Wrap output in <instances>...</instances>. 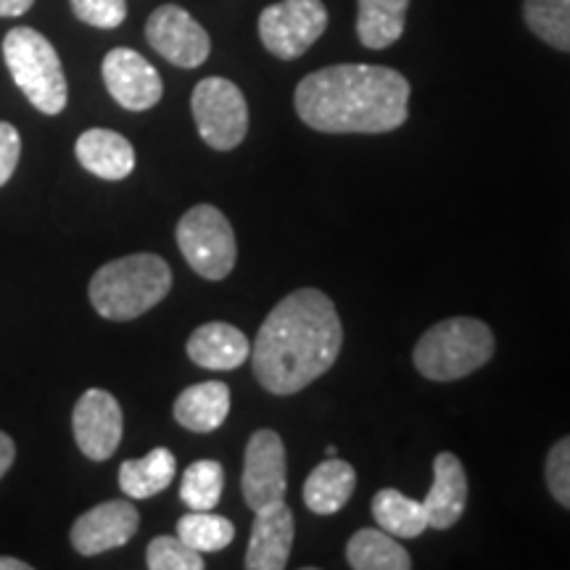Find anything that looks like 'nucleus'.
Returning a JSON list of instances; mask_svg holds the SVG:
<instances>
[{"instance_id":"f257e3e1","label":"nucleus","mask_w":570,"mask_h":570,"mask_svg":"<svg viewBox=\"0 0 570 570\" xmlns=\"http://www.w3.org/2000/svg\"><path fill=\"white\" fill-rule=\"evenodd\" d=\"M341 346L344 327L331 296L317 288L294 291L256 333L254 375L269 394L291 396L336 365Z\"/></svg>"},{"instance_id":"f03ea898","label":"nucleus","mask_w":570,"mask_h":570,"mask_svg":"<svg viewBox=\"0 0 570 570\" xmlns=\"http://www.w3.org/2000/svg\"><path fill=\"white\" fill-rule=\"evenodd\" d=\"M410 82L396 69L336 63L306 75L296 111L306 127L327 135H381L407 122Z\"/></svg>"},{"instance_id":"7ed1b4c3","label":"nucleus","mask_w":570,"mask_h":570,"mask_svg":"<svg viewBox=\"0 0 570 570\" xmlns=\"http://www.w3.org/2000/svg\"><path fill=\"white\" fill-rule=\"evenodd\" d=\"M173 288V269L156 254H130L114 259L92 275L90 302L106 320H135L154 309Z\"/></svg>"},{"instance_id":"20e7f679","label":"nucleus","mask_w":570,"mask_h":570,"mask_svg":"<svg viewBox=\"0 0 570 570\" xmlns=\"http://www.w3.org/2000/svg\"><path fill=\"white\" fill-rule=\"evenodd\" d=\"M494 356V333L475 317H449L428 327L415 346V367L428 381H460Z\"/></svg>"},{"instance_id":"39448f33","label":"nucleus","mask_w":570,"mask_h":570,"mask_svg":"<svg viewBox=\"0 0 570 570\" xmlns=\"http://www.w3.org/2000/svg\"><path fill=\"white\" fill-rule=\"evenodd\" d=\"M3 59L17 88L24 92L35 109L48 117L67 109V77H63L59 53L46 35L32 27H17L6 35Z\"/></svg>"},{"instance_id":"423d86ee","label":"nucleus","mask_w":570,"mask_h":570,"mask_svg":"<svg viewBox=\"0 0 570 570\" xmlns=\"http://www.w3.org/2000/svg\"><path fill=\"white\" fill-rule=\"evenodd\" d=\"M177 246L185 262L206 281H225L238 256L233 225L212 204H198L183 214L177 223Z\"/></svg>"},{"instance_id":"0eeeda50","label":"nucleus","mask_w":570,"mask_h":570,"mask_svg":"<svg viewBox=\"0 0 570 570\" xmlns=\"http://www.w3.org/2000/svg\"><path fill=\"white\" fill-rule=\"evenodd\" d=\"M190 109L206 146L214 151H233L248 132V106L240 88L225 77H206L196 85Z\"/></svg>"},{"instance_id":"6e6552de","label":"nucleus","mask_w":570,"mask_h":570,"mask_svg":"<svg viewBox=\"0 0 570 570\" xmlns=\"http://www.w3.org/2000/svg\"><path fill=\"white\" fill-rule=\"evenodd\" d=\"M327 11L323 0H281L259 13V38L277 59L291 61L323 38Z\"/></svg>"},{"instance_id":"1a4fd4ad","label":"nucleus","mask_w":570,"mask_h":570,"mask_svg":"<svg viewBox=\"0 0 570 570\" xmlns=\"http://www.w3.org/2000/svg\"><path fill=\"white\" fill-rule=\"evenodd\" d=\"M146 38L159 56L180 69H196L209 59V32L180 6H159L146 21Z\"/></svg>"},{"instance_id":"9d476101","label":"nucleus","mask_w":570,"mask_h":570,"mask_svg":"<svg viewBox=\"0 0 570 570\" xmlns=\"http://www.w3.org/2000/svg\"><path fill=\"white\" fill-rule=\"evenodd\" d=\"M240 489L254 512L283 502L288 479H285V446L281 433L262 428L248 439Z\"/></svg>"},{"instance_id":"9b49d317","label":"nucleus","mask_w":570,"mask_h":570,"mask_svg":"<svg viewBox=\"0 0 570 570\" xmlns=\"http://www.w3.org/2000/svg\"><path fill=\"white\" fill-rule=\"evenodd\" d=\"M71 428H75V441L85 458L104 462L117 452L119 441H122V407L109 391L90 389L77 399Z\"/></svg>"},{"instance_id":"f8f14e48","label":"nucleus","mask_w":570,"mask_h":570,"mask_svg":"<svg viewBox=\"0 0 570 570\" xmlns=\"http://www.w3.org/2000/svg\"><path fill=\"white\" fill-rule=\"evenodd\" d=\"M106 90L127 111H148L161 101V77L132 48H114L101 63Z\"/></svg>"},{"instance_id":"ddd939ff","label":"nucleus","mask_w":570,"mask_h":570,"mask_svg":"<svg viewBox=\"0 0 570 570\" xmlns=\"http://www.w3.org/2000/svg\"><path fill=\"white\" fill-rule=\"evenodd\" d=\"M140 525L138 510L127 499H111V502L98 504L75 520L71 525V544L75 550L92 558V554H104L117 547H125L135 537Z\"/></svg>"},{"instance_id":"4468645a","label":"nucleus","mask_w":570,"mask_h":570,"mask_svg":"<svg viewBox=\"0 0 570 570\" xmlns=\"http://www.w3.org/2000/svg\"><path fill=\"white\" fill-rule=\"evenodd\" d=\"M294 512L285 502L269 504L265 510H256L252 539L246 550L248 570H283L288 566L291 547H294Z\"/></svg>"},{"instance_id":"2eb2a0df","label":"nucleus","mask_w":570,"mask_h":570,"mask_svg":"<svg viewBox=\"0 0 570 570\" xmlns=\"http://www.w3.org/2000/svg\"><path fill=\"white\" fill-rule=\"evenodd\" d=\"M468 504V475L452 452H441L433 460V487L423 499L428 529L446 531L462 518Z\"/></svg>"},{"instance_id":"dca6fc26","label":"nucleus","mask_w":570,"mask_h":570,"mask_svg":"<svg viewBox=\"0 0 570 570\" xmlns=\"http://www.w3.org/2000/svg\"><path fill=\"white\" fill-rule=\"evenodd\" d=\"M75 154L77 161H80L90 175L101 177V180H125V177L132 175L135 169L132 142L122 138L119 132L104 130V127L82 132L80 138H77Z\"/></svg>"},{"instance_id":"f3484780","label":"nucleus","mask_w":570,"mask_h":570,"mask_svg":"<svg viewBox=\"0 0 570 570\" xmlns=\"http://www.w3.org/2000/svg\"><path fill=\"white\" fill-rule=\"evenodd\" d=\"M188 356L204 370H238L252 356V344L235 325L206 323L188 338Z\"/></svg>"},{"instance_id":"a211bd4d","label":"nucleus","mask_w":570,"mask_h":570,"mask_svg":"<svg viewBox=\"0 0 570 570\" xmlns=\"http://www.w3.org/2000/svg\"><path fill=\"white\" fill-rule=\"evenodd\" d=\"M230 415V389L223 381H206L185 389L175 402V420L194 433H212Z\"/></svg>"},{"instance_id":"6ab92c4d","label":"nucleus","mask_w":570,"mask_h":570,"mask_svg":"<svg viewBox=\"0 0 570 570\" xmlns=\"http://www.w3.org/2000/svg\"><path fill=\"white\" fill-rule=\"evenodd\" d=\"M356 489V473L346 460L327 458L312 470L304 483V504L315 515H336Z\"/></svg>"},{"instance_id":"aec40b11","label":"nucleus","mask_w":570,"mask_h":570,"mask_svg":"<svg viewBox=\"0 0 570 570\" xmlns=\"http://www.w3.org/2000/svg\"><path fill=\"white\" fill-rule=\"evenodd\" d=\"M356 38L370 51H383L402 38L410 0H356Z\"/></svg>"},{"instance_id":"412c9836","label":"nucleus","mask_w":570,"mask_h":570,"mask_svg":"<svg viewBox=\"0 0 570 570\" xmlns=\"http://www.w3.org/2000/svg\"><path fill=\"white\" fill-rule=\"evenodd\" d=\"M175 454L167 446H156L140 460H127L119 468V489L132 499H148L161 494L175 481Z\"/></svg>"},{"instance_id":"4be33fe9","label":"nucleus","mask_w":570,"mask_h":570,"mask_svg":"<svg viewBox=\"0 0 570 570\" xmlns=\"http://www.w3.org/2000/svg\"><path fill=\"white\" fill-rule=\"evenodd\" d=\"M346 560L354 570H410L407 550L383 529L356 531L346 544Z\"/></svg>"},{"instance_id":"5701e85b","label":"nucleus","mask_w":570,"mask_h":570,"mask_svg":"<svg viewBox=\"0 0 570 570\" xmlns=\"http://www.w3.org/2000/svg\"><path fill=\"white\" fill-rule=\"evenodd\" d=\"M373 518L383 531L396 539H417L428 529L423 502L399 489H381L373 497Z\"/></svg>"},{"instance_id":"b1692460","label":"nucleus","mask_w":570,"mask_h":570,"mask_svg":"<svg viewBox=\"0 0 570 570\" xmlns=\"http://www.w3.org/2000/svg\"><path fill=\"white\" fill-rule=\"evenodd\" d=\"M523 19L539 40L570 53V0H525Z\"/></svg>"},{"instance_id":"393cba45","label":"nucleus","mask_w":570,"mask_h":570,"mask_svg":"<svg viewBox=\"0 0 570 570\" xmlns=\"http://www.w3.org/2000/svg\"><path fill=\"white\" fill-rule=\"evenodd\" d=\"M177 537L196 552H219L235 539V525L212 510H190L177 520Z\"/></svg>"},{"instance_id":"a878e982","label":"nucleus","mask_w":570,"mask_h":570,"mask_svg":"<svg viewBox=\"0 0 570 570\" xmlns=\"http://www.w3.org/2000/svg\"><path fill=\"white\" fill-rule=\"evenodd\" d=\"M225 470L217 460H198L185 470L180 499L190 510H214L223 499Z\"/></svg>"},{"instance_id":"bb28decb","label":"nucleus","mask_w":570,"mask_h":570,"mask_svg":"<svg viewBox=\"0 0 570 570\" xmlns=\"http://www.w3.org/2000/svg\"><path fill=\"white\" fill-rule=\"evenodd\" d=\"M146 562L151 570H204L202 552L180 537H156L146 550Z\"/></svg>"},{"instance_id":"cd10ccee","label":"nucleus","mask_w":570,"mask_h":570,"mask_svg":"<svg viewBox=\"0 0 570 570\" xmlns=\"http://www.w3.org/2000/svg\"><path fill=\"white\" fill-rule=\"evenodd\" d=\"M547 489L560 502L562 508L570 510V436L560 439L558 444L547 454Z\"/></svg>"},{"instance_id":"c85d7f7f","label":"nucleus","mask_w":570,"mask_h":570,"mask_svg":"<svg viewBox=\"0 0 570 570\" xmlns=\"http://www.w3.org/2000/svg\"><path fill=\"white\" fill-rule=\"evenodd\" d=\"M75 17L98 30H114L127 19L125 0H69Z\"/></svg>"},{"instance_id":"c756f323","label":"nucleus","mask_w":570,"mask_h":570,"mask_svg":"<svg viewBox=\"0 0 570 570\" xmlns=\"http://www.w3.org/2000/svg\"><path fill=\"white\" fill-rule=\"evenodd\" d=\"M19 156H21L19 130L9 122H0V188L11 180L13 173H17Z\"/></svg>"},{"instance_id":"7c9ffc66","label":"nucleus","mask_w":570,"mask_h":570,"mask_svg":"<svg viewBox=\"0 0 570 570\" xmlns=\"http://www.w3.org/2000/svg\"><path fill=\"white\" fill-rule=\"evenodd\" d=\"M13 458H17V446H13V441L0 431V479L11 470Z\"/></svg>"},{"instance_id":"2f4dec72","label":"nucleus","mask_w":570,"mask_h":570,"mask_svg":"<svg viewBox=\"0 0 570 570\" xmlns=\"http://www.w3.org/2000/svg\"><path fill=\"white\" fill-rule=\"evenodd\" d=\"M35 0H0V17H21L32 9Z\"/></svg>"},{"instance_id":"473e14b6","label":"nucleus","mask_w":570,"mask_h":570,"mask_svg":"<svg viewBox=\"0 0 570 570\" xmlns=\"http://www.w3.org/2000/svg\"><path fill=\"white\" fill-rule=\"evenodd\" d=\"M0 570H30V562L17 558H0Z\"/></svg>"}]
</instances>
